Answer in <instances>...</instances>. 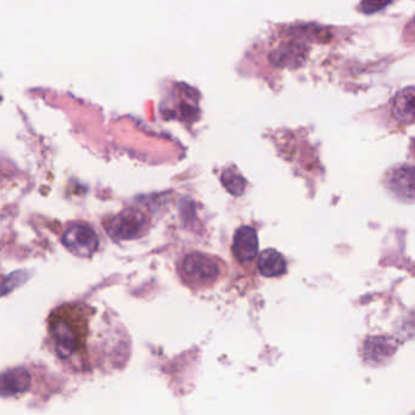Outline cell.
Segmentation results:
<instances>
[{"label":"cell","instance_id":"9","mask_svg":"<svg viewBox=\"0 0 415 415\" xmlns=\"http://www.w3.org/2000/svg\"><path fill=\"white\" fill-rule=\"evenodd\" d=\"M395 353V345L384 338H372L364 343V356L368 362L382 363Z\"/></svg>","mask_w":415,"mask_h":415},{"label":"cell","instance_id":"15","mask_svg":"<svg viewBox=\"0 0 415 415\" xmlns=\"http://www.w3.org/2000/svg\"><path fill=\"white\" fill-rule=\"evenodd\" d=\"M413 149H414V152H415V141H414V148H413Z\"/></svg>","mask_w":415,"mask_h":415},{"label":"cell","instance_id":"7","mask_svg":"<svg viewBox=\"0 0 415 415\" xmlns=\"http://www.w3.org/2000/svg\"><path fill=\"white\" fill-rule=\"evenodd\" d=\"M393 116L403 125L415 122V87H407L397 93L393 107Z\"/></svg>","mask_w":415,"mask_h":415},{"label":"cell","instance_id":"5","mask_svg":"<svg viewBox=\"0 0 415 415\" xmlns=\"http://www.w3.org/2000/svg\"><path fill=\"white\" fill-rule=\"evenodd\" d=\"M389 188L402 201H415V166H400L389 175Z\"/></svg>","mask_w":415,"mask_h":415},{"label":"cell","instance_id":"4","mask_svg":"<svg viewBox=\"0 0 415 415\" xmlns=\"http://www.w3.org/2000/svg\"><path fill=\"white\" fill-rule=\"evenodd\" d=\"M63 246L75 256L89 257L97 251L99 237L97 233L87 224H72L63 235Z\"/></svg>","mask_w":415,"mask_h":415},{"label":"cell","instance_id":"12","mask_svg":"<svg viewBox=\"0 0 415 415\" xmlns=\"http://www.w3.org/2000/svg\"><path fill=\"white\" fill-rule=\"evenodd\" d=\"M222 182L228 191L235 196H239L245 191L246 180L240 174L235 173L234 169H228L223 172Z\"/></svg>","mask_w":415,"mask_h":415},{"label":"cell","instance_id":"13","mask_svg":"<svg viewBox=\"0 0 415 415\" xmlns=\"http://www.w3.org/2000/svg\"><path fill=\"white\" fill-rule=\"evenodd\" d=\"M390 4V3H374V1H363L362 4H361V9H362L363 13H366V14H372V13H375V11H379V10L384 9L385 6Z\"/></svg>","mask_w":415,"mask_h":415},{"label":"cell","instance_id":"3","mask_svg":"<svg viewBox=\"0 0 415 415\" xmlns=\"http://www.w3.org/2000/svg\"><path fill=\"white\" fill-rule=\"evenodd\" d=\"M148 224L149 221L143 211L130 208L112 217L107 222V230L109 235L116 242L134 240L144 235Z\"/></svg>","mask_w":415,"mask_h":415},{"label":"cell","instance_id":"14","mask_svg":"<svg viewBox=\"0 0 415 415\" xmlns=\"http://www.w3.org/2000/svg\"><path fill=\"white\" fill-rule=\"evenodd\" d=\"M409 318L407 319L406 330L409 331L411 334H415V311H413V313L411 315H408Z\"/></svg>","mask_w":415,"mask_h":415},{"label":"cell","instance_id":"1","mask_svg":"<svg viewBox=\"0 0 415 415\" xmlns=\"http://www.w3.org/2000/svg\"><path fill=\"white\" fill-rule=\"evenodd\" d=\"M111 324L84 302H68L48 317L49 346L61 362L76 372L102 366L107 352V328Z\"/></svg>","mask_w":415,"mask_h":415},{"label":"cell","instance_id":"8","mask_svg":"<svg viewBox=\"0 0 415 415\" xmlns=\"http://www.w3.org/2000/svg\"><path fill=\"white\" fill-rule=\"evenodd\" d=\"M258 269L262 276L268 278L283 276L286 272V262L281 253L274 249H268L258 257Z\"/></svg>","mask_w":415,"mask_h":415},{"label":"cell","instance_id":"11","mask_svg":"<svg viewBox=\"0 0 415 415\" xmlns=\"http://www.w3.org/2000/svg\"><path fill=\"white\" fill-rule=\"evenodd\" d=\"M273 58H276V65H281V66H288V65H299L296 61V58H304V49L299 47V44H286L284 47L278 49Z\"/></svg>","mask_w":415,"mask_h":415},{"label":"cell","instance_id":"2","mask_svg":"<svg viewBox=\"0 0 415 415\" xmlns=\"http://www.w3.org/2000/svg\"><path fill=\"white\" fill-rule=\"evenodd\" d=\"M179 272L189 288L203 290L211 288L217 281L221 276V267L213 257L193 252L184 257Z\"/></svg>","mask_w":415,"mask_h":415},{"label":"cell","instance_id":"10","mask_svg":"<svg viewBox=\"0 0 415 415\" xmlns=\"http://www.w3.org/2000/svg\"><path fill=\"white\" fill-rule=\"evenodd\" d=\"M1 385L4 396H13L19 392H24L29 385V374L24 368L11 369L3 375Z\"/></svg>","mask_w":415,"mask_h":415},{"label":"cell","instance_id":"6","mask_svg":"<svg viewBox=\"0 0 415 415\" xmlns=\"http://www.w3.org/2000/svg\"><path fill=\"white\" fill-rule=\"evenodd\" d=\"M233 252L240 263H249L256 258L258 253V237L252 227H240L234 234Z\"/></svg>","mask_w":415,"mask_h":415}]
</instances>
